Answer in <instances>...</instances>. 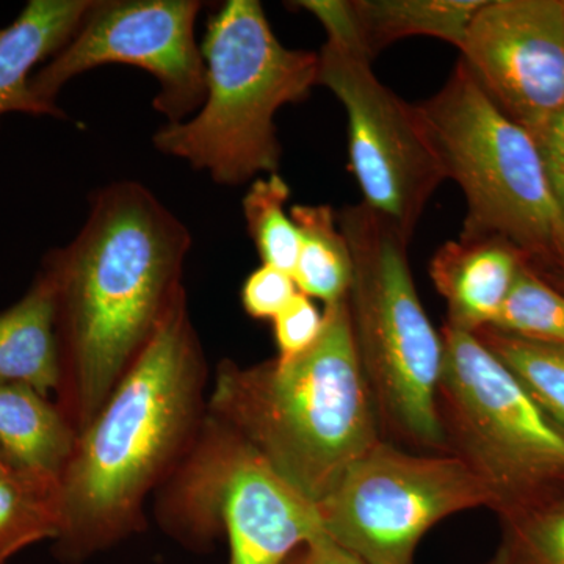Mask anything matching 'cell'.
<instances>
[{
    "label": "cell",
    "instance_id": "cell-1",
    "mask_svg": "<svg viewBox=\"0 0 564 564\" xmlns=\"http://www.w3.org/2000/svg\"><path fill=\"white\" fill-rule=\"evenodd\" d=\"M191 248L187 226L147 185L117 181L93 193L77 236L43 259L57 291L62 410L77 434L184 289Z\"/></svg>",
    "mask_w": 564,
    "mask_h": 564
},
{
    "label": "cell",
    "instance_id": "cell-2",
    "mask_svg": "<svg viewBox=\"0 0 564 564\" xmlns=\"http://www.w3.org/2000/svg\"><path fill=\"white\" fill-rule=\"evenodd\" d=\"M206 383L185 288L90 425L62 474V558L79 562L139 532L148 494L187 455Z\"/></svg>",
    "mask_w": 564,
    "mask_h": 564
},
{
    "label": "cell",
    "instance_id": "cell-3",
    "mask_svg": "<svg viewBox=\"0 0 564 564\" xmlns=\"http://www.w3.org/2000/svg\"><path fill=\"white\" fill-rule=\"evenodd\" d=\"M207 414L250 445L317 507L348 467L383 440L347 299L323 313L321 336L291 359L220 362Z\"/></svg>",
    "mask_w": 564,
    "mask_h": 564
},
{
    "label": "cell",
    "instance_id": "cell-4",
    "mask_svg": "<svg viewBox=\"0 0 564 564\" xmlns=\"http://www.w3.org/2000/svg\"><path fill=\"white\" fill-rule=\"evenodd\" d=\"M202 52L203 106L188 120L159 129L152 137L155 150L226 187L278 173L274 118L318 84V54L285 47L258 0L223 3L207 22Z\"/></svg>",
    "mask_w": 564,
    "mask_h": 564
},
{
    "label": "cell",
    "instance_id": "cell-5",
    "mask_svg": "<svg viewBox=\"0 0 564 564\" xmlns=\"http://www.w3.org/2000/svg\"><path fill=\"white\" fill-rule=\"evenodd\" d=\"M337 221L350 245L348 311L381 436L419 454H448L437 403L444 339L419 299L410 242L364 203L344 207Z\"/></svg>",
    "mask_w": 564,
    "mask_h": 564
},
{
    "label": "cell",
    "instance_id": "cell-6",
    "mask_svg": "<svg viewBox=\"0 0 564 564\" xmlns=\"http://www.w3.org/2000/svg\"><path fill=\"white\" fill-rule=\"evenodd\" d=\"M447 180L467 203L462 237H496L525 263L558 270V220L543 154L532 133L508 118L462 61L443 88L415 106Z\"/></svg>",
    "mask_w": 564,
    "mask_h": 564
},
{
    "label": "cell",
    "instance_id": "cell-7",
    "mask_svg": "<svg viewBox=\"0 0 564 564\" xmlns=\"http://www.w3.org/2000/svg\"><path fill=\"white\" fill-rule=\"evenodd\" d=\"M441 422L448 454L494 497L499 518L564 499V432L474 333L444 325Z\"/></svg>",
    "mask_w": 564,
    "mask_h": 564
},
{
    "label": "cell",
    "instance_id": "cell-8",
    "mask_svg": "<svg viewBox=\"0 0 564 564\" xmlns=\"http://www.w3.org/2000/svg\"><path fill=\"white\" fill-rule=\"evenodd\" d=\"M177 467L173 525L192 538L225 530L231 564H284L323 533L317 507L207 413Z\"/></svg>",
    "mask_w": 564,
    "mask_h": 564
},
{
    "label": "cell",
    "instance_id": "cell-9",
    "mask_svg": "<svg viewBox=\"0 0 564 564\" xmlns=\"http://www.w3.org/2000/svg\"><path fill=\"white\" fill-rule=\"evenodd\" d=\"M489 508L484 481L452 454L381 440L317 505L323 532L367 564H414L422 538L448 516Z\"/></svg>",
    "mask_w": 564,
    "mask_h": 564
},
{
    "label": "cell",
    "instance_id": "cell-10",
    "mask_svg": "<svg viewBox=\"0 0 564 564\" xmlns=\"http://www.w3.org/2000/svg\"><path fill=\"white\" fill-rule=\"evenodd\" d=\"M202 10L198 0H95L76 35L33 74V95L66 120L57 98L70 80L98 66H137L158 82L154 110L169 124L188 120L206 98Z\"/></svg>",
    "mask_w": 564,
    "mask_h": 564
},
{
    "label": "cell",
    "instance_id": "cell-11",
    "mask_svg": "<svg viewBox=\"0 0 564 564\" xmlns=\"http://www.w3.org/2000/svg\"><path fill=\"white\" fill-rule=\"evenodd\" d=\"M318 61V84L347 111L351 172L362 203L411 242L426 204L447 180L415 106L381 84L361 52L326 40Z\"/></svg>",
    "mask_w": 564,
    "mask_h": 564
},
{
    "label": "cell",
    "instance_id": "cell-12",
    "mask_svg": "<svg viewBox=\"0 0 564 564\" xmlns=\"http://www.w3.org/2000/svg\"><path fill=\"white\" fill-rule=\"evenodd\" d=\"M459 51L486 95L532 135L564 113V0H485Z\"/></svg>",
    "mask_w": 564,
    "mask_h": 564
},
{
    "label": "cell",
    "instance_id": "cell-13",
    "mask_svg": "<svg viewBox=\"0 0 564 564\" xmlns=\"http://www.w3.org/2000/svg\"><path fill=\"white\" fill-rule=\"evenodd\" d=\"M525 259L496 237H462L447 242L430 262V276L447 303V323L462 332L491 326L502 311Z\"/></svg>",
    "mask_w": 564,
    "mask_h": 564
},
{
    "label": "cell",
    "instance_id": "cell-14",
    "mask_svg": "<svg viewBox=\"0 0 564 564\" xmlns=\"http://www.w3.org/2000/svg\"><path fill=\"white\" fill-rule=\"evenodd\" d=\"M95 0H29L0 29V122L10 113L65 120L32 91V77L79 31Z\"/></svg>",
    "mask_w": 564,
    "mask_h": 564
},
{
    "label": "cell",
    "instance_id": "cell-15",
    "mask_svg": "<svg viewBox=\"0 0 564 564\" xmlns=\"http://www.w3.org/2000/svg\"><path fill=\"white\" fill-rule=\"evenodd\" d=\"M57 291L41 262L24 296L0 313V386L24 384L50 399L62 389Z\"/></svg>",
    "mask_w": 564,
    "mask_h": 564
},
{
    "label": "cell",
    "instance_id": "cell-16",
    "mask_svg": "<svg viewBox=\"0 0 564 564\" xmlns=\"http://www.w3.org/2000/svg\"><path fill=\"white\" fill-rule=\"evenodd\" d=\"M77 436L62 408L35 389L0 386V458L14 473L62 481Z\"/></svg>",
    "mask_w": 564,
    "mask_h": 564
},
{
    "label": "cell",
    "instance_id": "cell-17",
    "mask_svg": "<svg viewBox=\"0 0 564 564\" xmlns=\"http://www.w3.org/2000/svg\"><path fill=\"white\" fill-rule=\"evenodd\" d=\"M485 0H352L362 50L373 61L408 36H432L462 47Z\"/></svg>",
    "mask_w": 564,
    "mask_h": 564
},
{
    "label": "cell",
    "instance_id": "cell-18",
    "mask_svg": "<svg viewBox=\"0 0 564 564\" xmlns=\"http://www.w3.org/2000/svg\"><path fill=\"white\" fill-rule=\"evenodd\" d=\"M291 217L300 232V252L292 278L296 289L325 306L343 302L350 292V245L332 206L295 204Z\"/></svg>",
    "mask_w": 564,
    "mask_h": 564
},
{
    "label": "cell",
    "instance_id": "cell-19",
    "mask_svg": "<svg viewBox=\"0 0 564 564\" xmlns=\"http://www.w3.org/2000/svg\"><path fill=\"white\" fill-rule=\"evenodd\" d=\"M62 529L61 481L0 467V564L29 545L57 541Z\"/></svg>",
    "mask_w": 564,
    "mask_h": 564
},
{
    "label": "cell",
    "instance_id": "cell-20",
    "mask_svg": "<svg viewBox=\"0 0 564 564\" xmlns=\"http://www.w3.org/2000/svg\"><path fill=\"white\" fill-rule=\"evenodd\" d=\"M474 334L564 432V347L522 339L492 326Z\"/></svg>",
    "mask_w": 564,
    "mask_h": 564
},
{
    "label": "cell",
    "instance_id": "cell-21",
    "mask_svg": "<svg viewBox=\"0 0 564 564\" xmlns=\"http://www.w3.org/2000/svg\"><path fill=\"white\" fill-rule=\"evenodd\" d=\"M291 187L281 174L258 177L243 198L248 232L265 265L292 274L300 252V232L285 204Z\"/></svg>",
    "mask_w": 564,
    "mask_h": 564
},
{
    "label": "cell",
    "instance_id": "cell-22",
    "mask_svg": "<svg viewBox=\"0 0 564 564\" xmlns=\"http://www.w3.org/2000/svg\"><path fill=\"white\" fill-rule=\"evenodd\" d=\"M491 326L522 339L564 347V292L524 263Z\"/></svg>",
    "mask_w": 564,
    "mask_h": 564
},
{
    "label": "cell",
    "instance_id": "cell-23",
    "mask_svg": "<svg viewBox=\"0 0 564 564\" xmlns=\"http://www.w3.org/2000/svg\"><path fill=\"white\" fill-rule=\"evenodd\" d=\"M499 519L500 543L484 564H564V499Z\"/></svg>",
    "mask_w": 564,
    "mask_h": 564
},
{
    "label": "cell",
    "instance_id": "cell-24",
    "mask_svg": "<svg viewBox=\"0 0 564 564\" xmlns=\"http://www.w3.org/2000/svg\"><path fill=\"white\" fill-rule=\"evenodd\" d=\"M323 328V314L313 299L296 293L292 302L273 318L274 340L280 355L278 358L291 359L302 355L317 340Z\"/></svg>",
    "mask_w": 564,
    "mask_h": 564
},
{
    "label": "cell",
    "instance_id": "cell-25",
    "mask_svg": "<svg viewBox=\"0 0 564 564\" xmlns=\"http://www.w3.org/2000/svg\"><path fill=\"white\" fill-rule=\"evenodd\" d=\"M299 293L292 274L262 263L242 288L243 310L256 321H272Z\"/></svg>",
    "mask_w": 564,
    "mask_h": 564
},
{
    "label": "cell",
    "instance_id": "cell-26",
    "mask_svg": "<svg viewBox=\"0 0 564 564\" xmlns=\"http://www.w3.org/2000/svg\"><path fill=\"white\" fill-rule=\"evenodd\" d=\"M533 137L543 154L545 174L555 203L560 245V265L556 274L560 281H564V113Z\"/></svg>",
    "mask_w": 564,
    "mask_h": 564
},
{
    "label": "cell",
    "instance_id": "cell-27",
    "mask_svg": "<svg viewBox=\"0 0 564 564\" xmlns=\"http://www.w3.org/2000/svg\"><path fill=\"white\" fill-rule=\"evenodd\" d=\"M307 564H367L358 556L334 543L325 532L306 544Z\"/></svg>",
    "mask_w": 564,
    "mask_h": 564
},
{
    "label": "cell",
    "instance_id": "cell-28",
    "mask_svg": "<svg viewBox=\"0 0 564 564\" xmlns=\"http://www.w3.org/2000/svg\"><path fill=\"white\" fill-rule=\"evenodd\" d=\"M284 564H307L306 545L293 552V554L285 560Z\"/></svg>",
    "mask_w": 564,
    "mask_h": 564
},
{
    "label": "cell",
    "instance_id": "cell-29",
    "mask_svg": "<svg viewBox=\"0 0 564 564\" xmlns=\"http://www.w3.org/2000/svg\"><path fill=\"white\" fill-rule=\"evenodd\" d=\"M0 467H9L6 463L2 462V458H0Z\"/></svg>",
    "mask_w": 564,
    "mask_h": 564
},
{
    "label": "cell",
    "instance_id": "cell-30",
    "mask_svg": "<svg viewBox=\"0 0 564 564\" xmlns=\"http://www.w3.org/2000/svg\"><path fill=\"white\" fill-rule=\"evenodd\" d=\"M562 282H564V281H562ZM556 289H558V288H556ZM560 291L564 292V288H560Z\"/></svg>",
    "mask_w": 564,
    "mask_h": 564
}]
</instances>
